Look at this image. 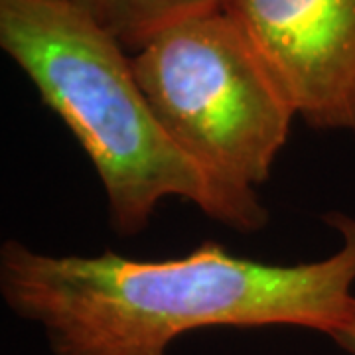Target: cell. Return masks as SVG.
<instances>
[{
    "label": "cell",
    "mask_w": 355,
    "mask_h": 355,
    "mask_svg": "<svg viewBox=\"0 0 355 355\" xmlns=\"http://www.w3.org/2000/svg\"><path fill=\"white\" fill-rule=\"evenodd\" d=\"M342 245L277 265L205 241L170 259L114 251L51 254L18 239L0 247V294L42 328L53 355H168L202 328L294 326L330 336L355 300V219L330 214Z\"/></svg>",
    "instance_id": "obj_1"
},
{
    "label": "cell",
    "mask_w": 355,
    "mask_h": 355,
    "mask_svg": "<svg viewBox=\"0 0 355 355\" xmlns=\"http://www.w3.org/2000/svg\"><path fill=\"white\" fill-rule=\"evenodd\" d=\"M0 48L87 154L116 235H139L168 198L239 233L268 223L257 191L227 184L178 146L142 93L130 53L71 0H0Z\"/></svg>",
    "instance_id": "obj_2"
},
{
    "label": "cell",
    "mask_w": 355,
    "mask_h": 355,
    "mask_svg": "<svg viewBox=\"0 0 355 355\" xmlns=\"http://www.w3.org/2000/svg\"><path fill=\"white\" fill-rule=\"evenodd\" d=\"M178 146L217 178L254 190L270 178L296 113L231 16H196L130 55Z\"/></svg>",
    "instance_id": "obj_3"
},
{
    "label": "cell",
    "mask_w": 355,
    "mask_h": 355,
    "mask_svg": "<svg viewBox=\"0 0 355 355\" xmlns=\"http://www.w3.org/2000/svg\"><path fill=\"white\" fill-rule=\"evenodd\" d=\"M223 12L304 125L355 132V0H225Z\"/></svg>",
    "instance_id": "obj_4"
},
{
    "label": "cell",
    "mask_w": 355,
    "mask_h": 355,
    "mask_svg": "<svg viewBox=\"0 0 355 355\" xmlns=\"http://www.w3.org/2000/svg\"><path fill=\"white\" fill-rule=\"evenodd\" d=\"M132 55L172 26L223 10L225 0H71Z\"/></svg>",
    "instance_id": "obj_5"
},
{
    "label": "cell",
    "mask_w": 355,
    "mask_h": 355,
    "mask_svg": "<svg viewBox=\"0 0 355 355\" xmlns=\"http://www.w3.org/2000/svg\"><path fill=\"white\" fill-rule=\"evenodd\" d=\"M328 338L342 347L345 354L355 355V300L352 304V310L347 312V316L343 318V322L331 331Z\"/></svg>",
    "instance_id": "obj_6"
}]
</instances>
